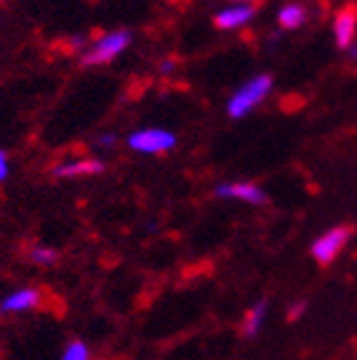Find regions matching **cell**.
I'll return each mask as SVG.
<instances>
[{
    "instance_id": "6da1fadb",
    "label": "cell",
    "mask_w": 357,
    "mask_h": 360,
    "mask_svg": "<svg viewBox=\"0 0 357 360\" xmlns=\"http://www.w3.org/2000/svg\"><path fill=\"white\" fill-rule=\"evenodd\" d=\"M271 92H273V79H271V75L250 77L245 84H240V87L230 95V100H227V115L233 120L245 118L255 108H261V105L266 103Z\"/></svg>"
},
{
    "instance_id": "7a4b0ae2",
    "label": "cell",
    "mask_w": 357,
    "mask_h": 360,
    "mask_svg": "<svg viewBox=\"0 0 357 360\" xmlns=\"http://www.w3.org/2000/svg\"><path fill=\"white\" fill-rule=\"evenodd\" d=\"M131 41H133V34L125 31V28L108 31V34L97 36V39L89 41V46L82 51V64L84 67H103V64L115 62L117 56L131 46Z\"/></svg>"
},
{
    "instance_id": "3957f363",
    "label": "cell",
    "mask_w": 357,
    "mask_h": 360,
    "mask_svg": "<svg viewBox=\"0 0 357 360\" xmlns=\"http://www.w3.org/2000/svg\"><path fill=\"white\" fill-rule=\"evenodd\" d=\"M128 146L143 156H161L176 146V136L169 128H138L128 136Z\"/></svg>"
},
{
    "instance_id": "277c9868",
    "label": "cell",
    "mask_w": 357,
    "mask_h": 360,
    "mask_svg": "<svg viewBox=\"0 0 357 360\" xmlns=\"http://www.w3.org/2000/svg\"><path fill=\"white\" fill-rule=\"evenodd\" d=\"M350 236H352L350 228H332L327 233H322V236L311 243V256H314L316 264L322 266L332 264L344 250V245L350 243Z\"/></svg>"
},
{
    "instance_id": "5b68a950",
    "label": "cell",
    "mask_w": 357,
    "mask_h": 360,
    "mask_svg": "<svg viewBox=\"0 0 357 360\" xmlns=\"http://www.w3.org/2000/svg\"><path fill=\"white\" fill-rule=\"evenodd\" d=\"M214 194L222 200H238L245 205H266L268 200L266 189L255 181H222V184H217Z\"/></svg>"
},
{
    "instance_id": "8992f818",
    "label": "cell",
    "mask_w": 357,
    "mask_h": 360,
    "mask_svg": "<svg viewBox=\"0 0 357 360\" xmlns=\"http://www.w3.org/2000/svg\"><path fill=\"white\" fill-rule=\"evenodd\" d=\"M41 302H44V294H41V289H36V286L15 289L0 299V314L31 312V309H36V307H41Z\"/></svg>"
},
{
    "instance_id": "52a82bcc",
    "label": "cell",
    "mask_w": 357,
    "mask_h": 360,
    "mask_svg": "<svg viewBox=\"0 0 357 360\" xmlns=\"http://www.w3.org/2000/svg\"><path fill=\"white\" fill-rule=\"evenodd\" d=\"M255 6H247V3H230L222 11H217L214 15V26L222 28V31H240L247 23L255 18Z\"/></svg>"
},
{
    "instance_id": "ba28073f",
    "label": "cell",
    "mask_w": 357,
    "mask_h": 360,
    "mask_svg": "<svg viewBox=\"0 0 357 360\" xmlns=\"http://www.w3.org/2000/svg\"><path fill=\"white\" fill-rule=\"evenodd\" d=\"M332 36L339 49H347L357 41V11L355 8H342L332 21Z\"/></svg>"
},
{
    "instance_id": "9c48e42d",
    "label": "cell",
    "mask_w": 357,
    "mask_h": 360,
    "mask_svg": "<svg viewBox=\"0 0 357 360\" xmlns=\"http://www.w3.org/2000/svg\"><path fill=\"white\" fill-rule=\"evenodd\" d=\"M105 169L100 159H67L54 167L56 179H77V176H95Z\"/></svg>"
},
{
    "instance_id": "30bf717a",
    "label": "cell",
    "mask_w": 357,
    "mask_h": 360,
    "mask_svg": "<svg viewBox=\"0 0 357 360\" xmlns=\"http://www.w3.org/2000/svg\"><path fill=\"white\" fill-rule=\"evenodd\" d=\"M275 18H278V26L286 28V31H299L304 23L309 21V11H306V6H304V3H296V0H291V3H283Z\"/></svg>"
},
{
    "instance_id": "8fae6325",
    "label": "cell",
    "mask_w": 357,
    "mask_h": 360,
    "mask_svg": "<svg viewBox=\"0 0 357 360\" xmlns=\"http://www.w3.org/2000/svg\"><path fill=\"white\" fill-rule=\"evenodd\" d=\"M266 317H268V302L261 299V302H255L247 314L242 317V335L245 338H255V335L261 333L263 325H266Z\"/></svg>"
},
{
    "instance_id": "7c38bea8",
    "label": "cell",
    "mask_w": 357,
    "mask_h": 360,
    "mask_svg": "<svg viewBox=\"0 0 357 360\" xmlns=\"http://www.w3.org/2000/svg\"><path fill=\"white\" fill-rule=\"evenodd\" d=\"M31 261L36 266H54L59 261V253L54 248H46V245H36V248H31Z\"/></svg>"
},
{
    "instance_id": "4fadbf2b",
    "label": "cell",
    "mask_w": 357,
    "mask_h": 360,
    "mask_svg": "<svg viewBox=\"0 0 357 360\" xmlns=\"http://www.w3.org/2000/svg\"><path fill=\"white\" fill-rule=\"evenodd\" d=\"M89 347L87 342H82V340H72L67 347H64L62 353V360H89Z\"/></svg>"
},
{
    "instance_id": "5bb4252c",
    "label": "cell",
    "mask_w": 357,
    "mask_h": 360,
    "mask_svg": "<svg viewBox=\"0 0 357 360\" xmlns=\"http://www.w3.org/2000/svg\"><path fill=\"white\" fill-rule=\"evenodd\" d=\"M176 70H178V64L174 62V59H164V62H158V75L161 77H171Z\"/></svg>"
},
{
    "instance_id": "9a60e30c",
    "label": "cell",
    "mask_w": 357,
    "mask_h": 360,
    "mask_svg": "<svg viewBox=\"0 0 357 360\" xmlns=\"http://www.w3.org/2000/svg\"><path fill=\"white\" fill-rule=\"evenodd\" d=\"M100 148H112V146L117 143V136L115 133H103V136H97V141H95Z\"/></svg>"
},
{
    "instance_id": "2e32d148",
    "label": "cell",
    "mask_w": 357,
    "mask_h": 360,
    "mask_svg": "<svg viewBox=\"0 0 357 360\" xmlns=\"http://www.w3.org/2000/svg\"><path fill=\"white\" fill-rule=\"evenodd\" d=\"M8 174H11V161H8V153L0 148V181H6Z\"/></svg>"
},
{
    "instance_id": "e0dca14e",
    "label": "cell",
    "mask_w": 357,
    "mask_h": 360,
    "mask_svg": "<svg viewBox=\"0 0 357 360\" xmlns=\"http://www.w3.org/2000/svg\"><path fill=\"white\" fill-rule=\"evenodd\" d=\"M304 312H306V302H294L289 307V319H299Z\"/></svg>"
},
{
    "instance_id": "ac0fdd59",
    "label": "cell",
    "mask_w": 357,
    "mask_h": 360,
    "mask_svg": "<svg viewBox=\"0 0 357 360\" xmlns=\"http://www.w3.org/2000/svg\"><path fill=\"white\" fill-rule=\"evenodd\" d=\"M347 51H350V56H352V59H355V62H357V41L352 44V46L347 49Z\"/></svg>"
},
{
    "instance_id": "d6986e66",
    "label": "cell",
    "mask_w": 357,
    "mask_h": 360,
    "mask_svg": "<svg viewBox=\"0 0 357 360\" xmlns=\"http://www.w3.org/2000/svg\"><path fill=\"white\" fill-rule=\"evenodd\" d=\"M230 3H247V6H255V0H230Z\"/></svg>"
}]
</instances>
